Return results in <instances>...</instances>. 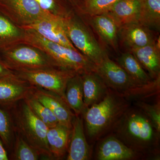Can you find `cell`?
Instances as JSON below:
<instances>
[{"label": "cell", "instance_id": "14", "mask_svg": "<svg viewBox=\"0 0 160 160\" xmlns=\"http://www.w3.org/2000/svg\"><path fill=\"white\" fill-rule=\"evenodd\" d=\"M152 124L146 117L140 113H132L126 120L125 132L127 136L136 142L147 144L153 138Z\"/></svg>", "mask_w": 160, "mask_h": 160}, {"label": "cell", "instance_id": "20", "mask_svg": "<svg viewBox=\"0 0 160 160\" xmlns=\"http://www.w3.org/2000/svg\"><path fill=\"white\" fill-rule=\"evenodd\" d=\"M98 159L100 160H124L135 156L133 150L116 138H107L99 147Z\"/></svg>", "mask_w": 160, "mask_h": 160}, {"label": "cell", "instance_id": "16", "mask_svg": "<svg viewBox=\"0 0 160 160\" xmlns=\"http://www.w3.org/2000/svg\"><path fill=\"white\" fill-rule=\"evenodd\" d=\"M81 76L85 110L102 101L108 92L109 88L95 71L81 75Z\"/></svg>", "mask_w": 160, "mask_h": 160}, {"label": "cell", "instance_id": "7", "mask_svg": "<svg viewBox=\"0 0 160 160\" xmlns=\"http://www.w3.org/2000/svg\"><path fill=\"white\" fill-rule=\"evenodd\" d=\"M95 72L108 88L113 89L119 94L141 91L156 85L153 81L146 86L138 85L121 66L110 59L108 55L96 65Z\"/></svg>", "mask_w": 160, "mask_h": 160}, {"label": "cell", "instance_id": "5", "mask_svg": "<svg viewBox=\"0 0 160 160\" xmlns=\"http://www.w3.org/2000/svg\"><path fill=\"white\" fill-rule=\"evenodd\" d=\"M0 62L12 71L57 68L45 52L27 44L15 46L13 45L0 51Z\"/></svg>", "mask_w": 160, "mask_h": 160}, {"label": "cell", "instance_id": "21", "mask_svg": "<svg viewBox=\"0 0 160 160\" xmlns=\"http://www.w3.org/2000/svg\"><path fill=\"white\" fill-rule=\"evenodd\" d=\"M138 22L155 31L160 30V0H139Z\"/></svg>", "mask_w": 160, "mask_h": 160}, {"label": "cell", "instance_id": "33", "mask_svg": "<svg viewBox=\"0 0 160 160\" xmlns=\"http://www.w3.org/2000/svg\"><path fill=\"white\" fill-rule=\"evenodd\" d=\"M72 2H73V3H76V4H77V0H71Z\"/></svg>", "mask_w": 160, "mask_h": 160}, {"label": "cell", "instance_id": "24", "mask_svg": "<svg viewBox=\"0 0 160 160\" xmlns=\"http://www.w3.org/2000/svg\"><path fill=\"white\" fill-rule=\"evenodd\" d=\"M22 29L15 26L9 18L0 12V51L14 45L15 40H22Z\"/></svg>", "mask_w": 160, "mask_h": 160}, {"label": "cell", "instance_id": "15", "mask_svg": "<svg viewBox=\"0 0 160 160\" xmlns=\"http://www.w3.org/2000/svg\"><path fill=\"white\" fill-rule=\"evenodd\" d=\"M67 160L89 159V149L84 131L83 120L75 115L72 122Z\"/></svg>", "mask_w": 160, "mask_h": 160}, {"label": "cell", "instance_id": "13", "mask_svg": "<svg viewBox=\"0 0 160 160\" xmlns=\"http://www.w3.org/2000/svg\"><path fill=\"white\" fill-rule=\"evenodd\" d=\"M143 69L148 72L153 80L160 78V39L157 38L154 42L147 46L130 50Z\"/></svg>", "mask_w": 160, "mask_h": 160}, {"label": "cell", "instance_id": "4", "mask_svg": "<svg viewBox=\"0 0 160 160\" xmlns=\"http://www.w3.org/2000/svg\"><path fill=\"white\" fill-rule=\"evenodd\" d=\"M61 22L68 38L75 48L96 66L108 55L91 30L77 18L70 14L61 18Z\"/></svg>", "mask_w": 160, "mask_h": 160}, {"label": "cell", "instance_id": "27", "mask_svg": "<svg viewBox=\"0 0 160 160\" xmlns=\"http://www.w3.org/2000/svg\"><path fill=\"white\" fill-rule=\"evenodd\" d=\"M40 154L19 134L16 135L12 158L16 160H37Z\"/></svg>", "mask_w": 160, "mask_h": 160}, {"label": "cell", "instance_id": "3", "mask_svg": "<svg viewBox=\"0 0 160 160\" xmlns=\"http://www.w3.org/2000/svg\"><path fill=\"white\" fill-rule=\"evenodd\" d=\"M126 107V104L114 92L108 91L98 103L84 111L87 132L90 137L102 133L114 121Z\"/></svg>", "mask_w": 160, "mask_h": 160}, {"label": "cell", "instance_id": "25", "mask_svg": "<svg viewBox=\"0 0 160 160\" xmlns=\"http://www.w3.org/2000/svg\"><path fill=\"white\" fill-rule=\"evenodd\" d=\"M24 101L33 113L42 120L48 128L54 127L59 123L52 112L38 101L32 93Z\"/></svg>", "mask_w": 160, "mask_h": 160}, {"label": "cell", "instance_id": "29", "mask_svg": "<svg viewBox=\"0 0 160 160\" xmlns=\"http://www.w3.org/2000/svg\"><path fill=\"white\" fill-rule=\"evenodd\" d=\"M44 10L60 17H66L70 14L65 9L58 6L54 0H35Z\"/></svg>", "mask_w": 160, "mask_h": 160}, {"label": "cell", "instance_id": "12", "mask_svg": "<svg viewBox=\"0 0 160 160\" xmlns=\"http://www.w3.org/2000/svg\"><path fill=\"white\" fill-rule=\"evenodd\" d=\"M118 38L129 50L147 46L154 42L157 39L153 30L138 22L119 27Z\"/></svg>", "mask_w": 160, "mask_h": 160}, {"label": "cell", "instance_id": "11", "mask_svg": "<svg viewBox=\"0 0 160 160\" xmlns=\"http://www.w3.org/2000/svg\"><path fill=\"white\" fill-rule=\"evenodd\" d=\"M61 18L55 16L44 19L29 25L22 26V29L34 30L51 42L77 50L67 37L61 22Z\"/></svg>", "mask_w": 160, "mask_h": 160}, {"label": "cell", "instance_id": "32", "mask_svg": "<svg viewBox=\"0 0 160 160\" xmlns=\"http://www.w3.org/2000/svg\"><path fill=\"white\" fill-rule=\"evenodd\" d=\"M9 159L7 153V149L5 148L2 140L0 139V160H8Z\"/></svg>", "mask_w": 160, "mask_h": 160}, {"label": "cell", "instance_id": "28", "mask_svg": "<svg viewBox=\"0 0 160 160\" xmlns=\"http://www.w3.org/2000/svg\"><path fill=\"white\" fill-rule=\"evenodd\" d=\"M119 0H86L84 12L90 17L104 14Z\"/></svg>", "mask_w": 160, "mask_h": 160}, {"label": "cell", "instance_id": "23", "mask_svg": "<svg viewBox=\"0 0 160 160\" xmlns=\"http://www.w3.org/2000/svg\"><path fill=\"white\" fill-rule=\"evenodd\" d=\"M66 102L75 115L78 116L85 110L82 81L81 75L77 74L69 79L65 92Z\"/></svg>", "mask_w": 160, "mask_h": 160}, {"label": "cell", "instance_id": "31", "mask_svg": "<svg viewBox=\"0 0 160 160\" xmlns=\"http://www.w3.org/2000/svg\"><path fill=\"white\" fill-rule=\"evenodd\" d=\"M14 72L7 68L0 62V79L14 76Z\"/></svg>", "mask_w": 160, "mask_h": 160}, {"label": "cell", "instance_id": "6", "mask_svg": "<svg viewBox=\"0 0 160 160\" xmlns=\"http://www.w3.org/2000/svg\"><path fill=\"white\" fill-rule=\"evenodd\" d=\"M18 78L36 87L57 93L66 101L67 82L77 73L56 68L23 69L14 71Z\"/></svg>", "mask_w": 160, "mask_h": 160}, {"label": "cell", "instance_id": "1", "mask_svg": "<svg viewBox=\"0 0 160 160\" xmlns=\"http://www.w3.org/2000/svg\"><path fill=\"white\" fill-rule=\"evenodd\" d=\"M23 29V44L33 46L45 52L58 69L80 75L95 71V64L78 50L51 42L34 30Z\"/></svg>", "mask_w": 160, "mask_h": 160}, {"label": "cell", "instance_id": "26", "mask_svg": "<svg viewBox=\"0 0 160 160\" xmlns=\"http://www.w3.org/2000/svg\"><path fill=\"white\" fill-rule=\"evenodd\" d=\"M14 131L11 115L0 107V139L6 149L11 148L13 144Z\"/></svg>", "mask_w": 160, "mask_h": 160}, {"label": "cell", "instance_id": "17", "mask_svg": "<svg viewBox=\"0 0 160 160\" xmlns=\"http://www.w3.org/2000/svg\"><path fill=\"white\" fill-rule=\"evenodd\" d=\"M71 129L60 123L48 129L47 144L53 158L62 159L69 149Z\"/></svg>", "mask_w": 160, "mask_h": 160}, {"label": "cell", "instance_id": "22", "mask_svg": "<svg viewBox=\"0 0 160 160\" xmlns=\"http://www.w3.org/2000/svg\"><path fill=\"white\" fill-rule=\"evenodd\" d=\"M117 62L129 77L138 85L146 86L152 82L149 75L131 52L122 53L118 58Z\"/></svg>", "mask_w": 160, "mask_h": 160}, {"label": "cell", "instance_id": "30", "mask_svg": "<svg viewBox=\"0 0 160 160\" xmlns=\"http://www.w3.org/2000/svg\"><path fill=\"white\" fill-rule=\"evenodd\" d=\"M138 106L142 108L151 120L152 126L159 132L160 130V111L158 105H149L145 103L140 102Z\"/></svg>", "mask_w": 160, "mask_h": 160}, {"label": "cell", "instance_id": "18", "mask_svg": "<svg viewBox=\"0 0 160 160\" xmlns=\"http://www.w3.org/2000/svg\"><path fill=\"white\" fill-rule=\"evenodd\" d=\"M139 0H119L104 14L109 17L118 26L137 22Z\"/></svg>", "mask_w": 160, "mask_h": 160}, {"label": "cell", "instance_id": "8", "mask_svg": "<svg viewBox=\"0 0 160 160\" xmlns=\"http://www.w3.org/2000/svg\"><path fill=\"white\" fill-rule=\"evenodd\" d=\"M0 12L9 18L15 16L22 26L56 16L42 9L35 0H0Z\"/></svg>", "mask_w": 160, "mask_h": 160}, {"label": "cell", "instance_id": "9", "mask_svg": "<svg viewBox=\"0 0 160 160\" xmlns=\"http://www.w3.org/2000/svg\"><path fill=\"white\" fill-rule=\"evenodd\" d=\"M35 86L16 75L0 79V106L11 109L31 94Z\"/></svg>", "mask_w": 160, "mask_h": 160}, {"label": "cell", "instance_id": "2", "mask_svg": "<svg viewBox=\"0 0 160 160\" xmlns=\"http://www.w3.org/2000/svg\"><path fill=\"white\" fill-rule=\"evenodd\" d=\"M13 109L12 119L15 122L18 134L40 153L49 158H53L47 144L48 126L33 113L24 100Z\"/></svg>", "mask_w": 160, "mask_h": 160}, {"label": "cell", "instance_id": "19", "mask_svg": "<svg viewBox=\"0 0 160 160\" xmlns=\"http://www.w3.org/2000/svg\"><path fill=\"white\" fill-rule=\"evenodd\" d=\"M90 23L103 42L117 51L119 27L114 21L102 14L90 17Z\"/></svg>", "mask_w": 160, "mask_h": 160}, {"label": "cell", "instance_id": "10", "mask_svg": "<svg viewBox=\"0 0 160 160\" xmlns=\"http://www.w3.org/2000/svg\"><path fill=\"white\" fill-rule=\"evenodd\" d=\"M32 94L52 112L60 124L72 129V120L75 115L65 99L52 92L36 86Z\"/></svg>", "mask_w": 160, "mask_h": 160}]
</instances>
